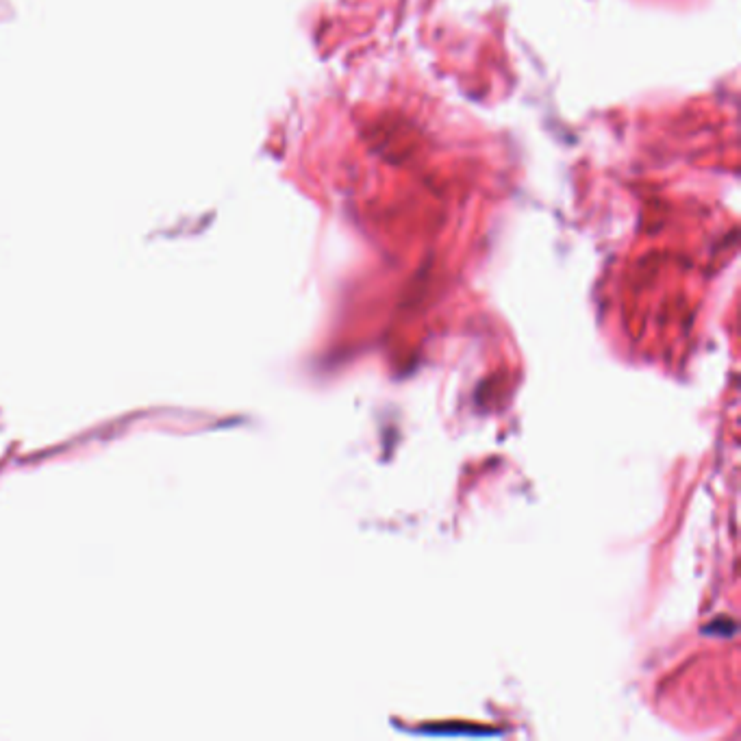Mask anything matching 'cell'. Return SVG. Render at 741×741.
Returning a JSON list of instances; mask_svg holds the SVG:
<instances>
[]
</instances>
